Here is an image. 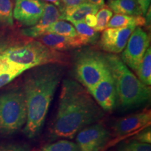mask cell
<instances>
[{
  "label": "cell",
  "mask_w": 151,
  "mask_h": 151,
  "mask_svg": "<svg viewBox=\"0 0 151 151\" xmlns=\"http://www.w3.org/2000/svg\"><path fill=\"white\" fill-rule=\"evenodd\" d=\"M104 116L102 109L82 85L72 79H65L50 135L53 139H73L79 131L99 122Z\"/></svg>",
  "instance_id": "6da1fadb"
},
{
  "label": "cell",
  "mask_w": 151,
  "mask_h": 151,
  "mask_svg": "<svg viewBox=\"0 0 151 151\" xmlns=\"http://www.w3.org/2000/svg\"><path fill=\"white\" fill-rule=\"evenodd\" d=\"M24 81L27 122L24 133L35 139L42 131L50 104L65 72V65L50 64L30 69Z\"/></svg>",
  "instance_id": "7a4b0ae2"
},
{
  "label": "cell",
  "mask_w": 151,
  "mask_h": 151,
  "mask_svg": "<svg viewBox=\"0 0 151 151\" xmlns=\"http://www.w3.org/2000/svg\"><path fill=\"white\" fill-rule=\"evenodd\" d=\"M109 71L116 86L118 103L124 111L140 108L150 101V88L141 82L116 54H106Z\"/></svg>",
  "instance_id": "3957f363"
},
{
  "label": "cell",
  "mask_w": 151,
  "mask_h": 151,
  "mask_svg": "<svg viewBox=\"0 0 151 151\" xmlns=\"http://www.w3.org/2000/svg\"><path fill=\"white\" fill-rule=\"evenodd\" d=\"M0 55L25 70L50 64L65 65L69 60L67 55L49 48L37 41L10 47L0 52Z\"/></svg>",
  "instance_id": "277c9868"
},
{
  "label": "cell",
  "mask_w": 151,
  "mask_h": 151,
  "mask_svg": "<svg viewBox=\"0 0 151 151\" xmlns=\"http://www.w3.org/2000/svg\"><path fill=\"white\" fill-rule=\"evenodd\" d=\"M27 105L22 89L14 88L0 94V134L9 137L24 127Z\"/></svg>",
  "instance_id": "5b68a950"
},
{
  "label": "cell",
  "mask_w": 151,
  "mask_h": 151,
  "mask_svg": "<svg viewBox=\"0 0 151 151\" xmlns=\"http://www.w3.org/2000/svg\"><path fill=\"white\" fill-rule=\"evenodd\" d=\"M109 71L106 55L93 50L81 52L74 62V73L79 83L88 92Z\"/></svg>",
  "instance_id": "8992f818"
},
{
  "label": "cell",
  "mask_w": 151,
  "mask_h": 151,
  "mask_svg": "<svg viewBox=\"0 0 151 151\" xmlns=\"http://www.w3.org/2000/svg\"><path fill=\"white\" fill-rule=\"evenodd\" d=\"M150 47V37L141 27H136L122 52V62L134 71L137 70L146 51Z\"/></svg>",
  "instance_id": "52a82bcc"
},
{
  "label": "cell",
  "mask_w": 151,
  "mask_h": 151,
  "mask_svg": "<svg viewBox=\"0 0 151 151\" xmlns=\"http://www.w3.org/2000/svg\"><path fill=\"white\" fill-rule=\"evenodd\" d=\"M111 137L103 124L96 122L79 131L76 136L78 151H102Z\"/></svg>",
  "instance_id": "ba28073f"
},
{
  "label": "cell",
  "mask_w": 151,
  "mask_h": 151,
  "mask_svg": "<svg viewBox=\"0 0 151 151\" xmlns=\"http://www.w3.org/2000/svg\"><path fill=\"white\" fill-rule=\"evenodd\" d=\"M151 113L146 109L137 113H133L124 118L118 119L113 124V130L114 135L118 139L134 134L150 127Z\"/></svg>",
  "instance_id": "9c48e42d"
},
{
  "label": "cell",
  "mask_w": 151,
  "mask_h": 151,
  "mask_svg": "<svg viewBox=\"0 0 151 151\" xmlns=\"http://www.w3.org/2000/svg\"><path fill=\"white\" fill-rule=\"evenodd\" d=\"M96 103L103 111H111L116 108L118 97L114 81L110 71L89 91Z\"/></svg>",
  "instance_id": "30bf717a"
},
{
  "label": "cell",
  "mask_w": 151,
  "mask_h": 151,
  "mask_svg": "<svg viewBox=\"0 0 151 151\" xmlns=\"http://www.w3.org/2000/svg\"><path fill=\"white\" fill-rule=\"evenodd\" d=\"M135 28V26L124 28H106L100 37V47L110 54L120 53L125 48L128 39Z\"/></svg>",
  "instance_id": "8fae6325"
},
{
  "label": "cell",
  "mask_w": 151,
  "mask_h": 151,
  "mask_svg": "<svg viewBox=\"0 0 151 151\" xmlns=\"http://www.w3.org/2000/svg\"><path fill=\"white\" fill-rule=\"evenodd\" d=\"M44 4L42 0H16L13 16L20 23L32 27L41 18Z\"/></svg>",
  "instance_id": "7c38bea8"
},
{
  "label": "cell",
  "mask_w": 151,
  "mask_h": 151,
  "mask_svg": "<svg viewBox=\"0 0 151 151\" xmlns=\"http://www.w3.org/2000/svg\"><path fill=\"white\" fill-rule=\"evenodd\" d=\"M62 13L58 7L50 3H46L42 16L38 22L32 27L22 30V34L32 38H39L46 32V30L52 23L61 20Z\"/></svg>",
  "instance_id": "4fadbf2b"
},
{
  "label": "cell",
  "mask_w": 151,
  "mask_h": 151,
  "mask_svg": "<svg viewBox=\"0 0 151 151\" xmlns=\"http://www.w3.org/2000/svg\"><path fill=\"white\" fill-rule=\"evenodd\" d=\"M39 40L45 46L60 52L84 46L78 36L76 37H69L56 34L46 33L39 37Z\"/></svg>",
  "instance_id": "5bb4252c"
},
{
  "label": "cell",
  "mask_w": 151,
  "mask_h": 151,
  "mask_svg": "<svg viewBox=\"0 0 151 151\" xmlns=\"http://www.w3.org/2000/svg\"><path fill=\"white\" fill-rule=\"evenodd\" d=\"M100 7L97 6L86 1L72 8L64 9L61 12V20L69 21L73 24L84 22V19L87 15H96Z\"/></svg>",
  "instance_id": "9a60e30c"
},
{
  "label": "cell",
  "mask_w": 151,
  "mask_h": 151,
  "mask_svg": "<svg viewBox=\"0 0 151 151\" xmlns=\"http://www.w3.org/2000/svg\"><path fill=\"white\" fill-rule=\"evenodd\" d=\"M108 6L116 14L143 16L141 9L137 0H110Z\"/></svg>",
  "instance_id": "2e32d148"
},
{
  "label": "cell",
  "mask_w": 151,
  "mask_h": 151,
  "mask_svg": "<svg viewBox=\"0 0 151 151\" xmlns=\"http://www.w3.org/2000/svg\"><path fill=\"white\" fill-rule=\"evenodd\" d=\"M146 23L144 16H131L122 14H115L109 20L107 28H124L129 26L141 27Z\"/></svg>",
  "instance_id": "e0dca14e"
},
{
  "label": "cell",
  "mask_w": 151,
  "mask_h": 151,
  "mask_svg": "<svg viewBox=\"0 0 151 151\" xmlns=\"http://www.w3.org/2000/svg\"><path fill=\"white\" fill-rule=\"evenodd\" d=\"M137 76L142 83L147 86L151 85V50L150 47L147 49L140 65L136 71Z\"/></svg>",
  "instance_id": "ac0fdd59"
},
{
  "label": "cell",
  "mask_w": 151,
  "mask_h": 151,
  "mask_svg": "<svg viewBox=\"0 0 151 151\" xmlns=\"http://www.w3.org/2000/svg\"><path fill=\"white\" fill-rule=\"evenodd\" d=\"M73 27L76 31L77 36L84 46L92 44L97 41L99 32L94 31L93 28L88 27L84 22L74 23Z\"/></svg>",
  "instance_id": "d6986e66"
},
{
  "label": "cell",
  "mask_w": 151,
  "mask_h": 151,
  "mask_svg": "<svg viewBox=\"0 0 151 151\" xmlns=\"http://www.w3.org/2000/svg\"><path fill=\"white\" fill-rule=\"evenodd\" d=\"M46 33L56 34L69 37H77V33L74 27L63 20H59L52 23L46 30Z\"/></svg>",
  "instance_id": "ffe728a7"
},
{
  "label": "cell",
  "mask_w": 151,
  "mask_h": 151,
  "mask_svg": "<svg viewBox=\"0 0 151 151\" xmlns=\"http://www.w3.org/2000/svg\"><path fill=\"white\" fill-rule=\"evenodd\" d=\"M40 151H78V148L76 142L65 139L45 145Z\"/></svg>",
  "instance_id": "44dd1931"
},
{
  "label": "cell",
  "mask_w": 151,
  "mask_h": 151,
  "mask_svg": "<svg viewBox=\"0 0 151 151\" xmlns=\"http://www.w3.org/2000/svg\"><path fill=\"white\" fill-rule=\"evenodd\" d=\"M95 16L97 18V24L93 29L97 32H101L107 28L109 20L113 16V11L108 6L104 5L99 9Z\"/></svg>",
  "instance_id": "7402d4cb"
},
{
  "label": "cell",
  "mask_w": 151,
  "mask_h": 151,
  "mask_svg": "<svg viewBox=\"0 0 151 151\" xmlns=\"http://www.w3.org/2000/svg\"><path fill=\"white\" fill-rule=\"evenodd\" d=\"M0 24L5 26L14 24L13 4L11 0H0Z\"/></svg>",
  "instance_id": "603a6c76"
},
{
  "label": "cell",
  "mask_w": 151,
  "mask_h": 151,
  "mask_svg": "<svg viewBox=\"0 0 151 151\" xmlns=\"http://www.w3.org/2000/svg\"><path fill=\"white\" fill-rule=\"evenodd\" d=\"M116 151H151V146L148 143L131 140L120 145Z\"/></svg>",
  "instance_id": "cb8c5ba5"
},
{
  "label": "cell",
  "mask_w": 151,
  "mask_h": 151,
  "mask_svg": "<svg viewBox=\"0 0 151 151\" xmlns=\"http://www.w3.org/2000/svg\"><path fill=\"white\" fill-rule=\"evenodd\" d=\"M25 71L27 70L11 63L0 55V74L7 73H18L21 74Z\"/></svg>",
  "instance_id": "d4e9b609"
},
{
  "label": "cell",
  "mask_w": 151,
  "mask_h": 151,
  "mask_svg": "<svg viewBox=\"0 0 151 151\" xmlns=\"http://www.w3.org/2000/svg\"><path fill=\"white\" fill-rule=\"evenodd\" d=\"M0 151H31V149L25 143H1Z\"/></svg>",
  "instance_id": "484cf974"
},
{
  "label": "cell",
  "mask_w": 151,
  "mask_h": 151,
  "mask_svg": "<svg viewBox=\"0 0 151 151\" xmlns=\"http://www.w3.org/2000/svg\"><path fill=\"white\" fill-rule=\"evenodd\" d=\"M132 140H134L139 142L143 143H148L150 144L151 143V131L150 127H148L145 129L139 132L137 134H136L134 137L132 139Z\"/></svg>",
  "instance_id": "4316f807"
},
{
  "label": "cell",
  "mask_w": 151,
  "mask_h": 151,
  "mask_svg": "<svg viewBox=\"0 0 151 151\" xmlns=\"http://www.w3.org/2000/svg\"><path fill=\"white\" fill-rule=\"evenodd\" d=\"M20 75V73H7L0 74V88L5 86L6 85L9 84V83Z\"/></svg>",
  "instance_id": "83f0119b"
},
{
  "label": "cell",
  "mask_w": 151,
  "mask_h": 151,
  "mask_svg": "<svg viewBox=\"0 0 151 151\" xmlns=\"http://www.w3.org/2000/svg\"><path fill=\"white\" fill-rule=\"evenodd\" d=\"M64 9L72 8L76 6H78L81 4L86 2V0H61Z\"/></svg>",
  "instance_id": "f1b7e54d"
},
{
  "label": "cell",
  "mask_w": 151,
  "mask_h": 151,
  "mask_svg": "<svg viewBox=\"0 0 151 151\" xmlns=\"http://www.w3.org/2000/svg\"><path fill=\"white\" fill-rule=\"evenodd\" d=\"M84 22L88 27L94 28L97 24V18L96 16L93 14H88L84 19Z\"/></svg>",
  "instance_id": "f546056e"
},
{
  "label": "cell",
  "mask_w": 151,
  "mask_h": 151,
  "mask_svg": "<svg viewBox=\"0 0 151 151\" xmlns=\"http://www.w3.org/2000/svg\"><path fill=\"white\" fill-rule=\"evenodd\" d=\"M137 1L139 3V6H140L143 16H144L147 11H148L149 8H150L151 0H137Z\"/></svg>",
  "instance_id": "4dcf8cb0"
},
{
  "label": "cell",
  "mask_w": 151,
  "mask_h": 151,
  "mask_svg": "<svg viewBox=\"0 0 151 151\" xmlns=\"http://www.w3.org/2000/svg\"><path fill=\"white\" fill-rule=\"evenodd\" d=\"M44 1H48V3H50V4H54L55 6H57L58 9H60L61 12H62V11L63 10L64 7H63V5H62V4L61 0H44Z\"/></svg>",
  "instance_id": "1f68e13d"
},
{
  "label": "cell",
  "mask_w": 151,
  "mask_h": 151,
  "mask_svg": "<svg viewBox=\"0 0 151 151\" xmlns=\"http://www.w3.org/2000/svg\"><path fill=\"white\" fill-rule=\"evenodd\" d=\"M86 1L90 4H92L97 6L100 8L104 5V0H86Z\"/></svg>",
  "instance_id": "d6a6232c"
}]
</instances>
